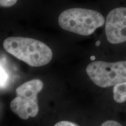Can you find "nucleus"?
Masks as SVG:
<instances>
[{"instance_id": "3", "label": "nucleus", "mask_w": 126, "mask_h": 126, "mask_svg": "<svg viewBox=\"0 0 126 126\" xmlns=\"http://www.w3.org/2000/svg\"><path fill=\"white\" fill-rule=\"evenodd\" d=\"M43 85L41 80L34 79L19 86L16 89V96L10 103L12 112L23 120L36 117L39 110L37 96Z\"/></svg>"}, {"instance_id": "9", "label": "nucleus", "mask_w": 126, "mask_h": 126, "mask_svg": "<svg viewBox=\"0 0 126 126\" xmlns=\"http://www.w3.org/2000/svg\"><path fill=\"white\" fill-rule=\"evenodd\" d=\"M54 126H78L74 123L68 121H61L56 123Z\"/></svg>"}, {"instance_id": "6", "label": "nucleus", "mask_w": 126, "mask_h": 126, "mask_svg": "<svg viewBox=\"0 0 126 126\" xmlns=\"http://www.w3.org/2000/svg\"><path fill=\"white\" fill-rule=\"evenodd\" d=\"M113 99L117 103H123L126 101V82L114 86L113 89Z\"/></svg>"}, {"instance_id": "12", "label": "nucleus", "mask_w": 126, "mask_h": 126, "mask_svg": "<svg viewBox=\"0 0 126 126\" xmlns=\"http://www.w3.org/2000/svg\"><path fill=\"white\" fill-rule=\"evenodd\" d=\"M91 59L92 60H94L95 59V57H94V56H92V57H91Z\"/></svg>"}, {"instance_id": "4", "label": "nucleus", "mask_w": 126, "mask_h": 126, "mask_svg": "<svg viewBox=\"0 0 126 126\" xmlns=\"http://www.w3.org/2000/svg\"><path fill=\"white\" fill-rule=\"evenodd\" d=\"M86 71L91 81L99 87L114 86L126 82V61H93L86 67Z\"/></svg>"}, {"instance_id": "1", "label": "nucleus", "mask_w": 126, "mask_h": 126, "mask_svg": "<svg viewBox=\"0 0 126 126\" xmlns=\"http://www.w3.org/2000/svg\"><path fill=\"white\" fill-rule=\"evenodd\" d=\"M4 49L31 67H42L53 58L51 48L43 42L24 37H10L3 42Z\"/></svg>"}, {"instance_id": "11", "label": "nucleus", "mask_w": 126, "mask_h": 126, "mask_svg": "<svg viewBox=\"0 0 126 126\" xmlns=\"http://www.w3.org/2000/svg\"><path fill=\"white\" fill-rule=\"evenodd\" d=\"M100 41H98V42H97L96 43V45L97 46H99V45H100Z\"/></svg>"}, {"instance_id": "5", "label": "nucleus", "mask_w": 126, "mask_h": 126, "mask_svg": "<svg viewBox=\"0 0 126 126\" xmlns=\"http://www.w3.org/2000/svg\"><path fill=\"white\" fill-rule=\"evenodd\" d=\"M105 32L108 42L119 44L126 42V8L113 9L107 16Z\"/></svg>"}, {"instance_id": "7", "label": "nucleus", "mask_w": 126, "mask_h": 126, "mask_svg": "<svg viewBox=\"0 0 126 126\" xmlns=\"http://www.w3.org/2000/svg\"><path fill=\"white\" fill-rule=\"evenodd\" d=\"M8 75L4 68L0 65V86H4L7 82Z\"/></svg>"}, {"instance_id": "8", "label": "nucleus", "mask_w": 126, "mask_h": 126, "mask_svg": "<svg viewBox=\"0 0 126 126\" xmlns=\"http://www.w3.org/2000/svg\"><path fill=\"white\" fill-rule=\"evenodd\" d=\"M18 0H0V7L8 8L14 6Z\"/></svg>"}, {"instance_id": "2", "label": "nucleus", "mask_w": 126, "mask_h": 126, "mask_svg": "<svg viewBox=\"0 0 126 126\" xmlns=\"http://www.w3.org/2000/svg\"><path fill=\"white\" fill-rule=\"evenodd\" d=\"M105 23L101 14L89 9H68L59 17V24L63 29L82 36L91 35Z\"/></svg>"}, {"instance_id": "10", "label": "nucleus", "mask_w": 126, "mask_h": 126, "mask_svg": "<svg viewBox=\"0 0 126 126\" xmlns=\"http://www.w3.org/2000/svg\"><path fill=\"white\" fill-rule=\"evenodd\" d=\"M101 126H122L119 123L114 120H108L104 122Z\"/></svg>"}]
</instances>
